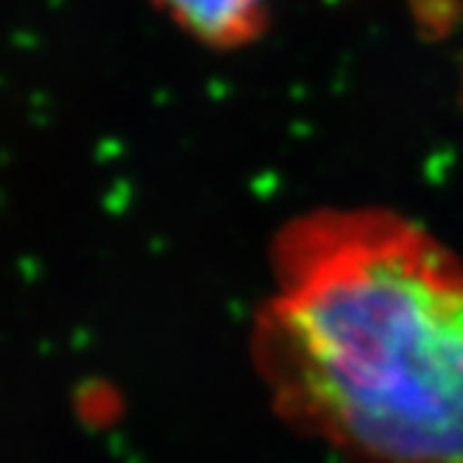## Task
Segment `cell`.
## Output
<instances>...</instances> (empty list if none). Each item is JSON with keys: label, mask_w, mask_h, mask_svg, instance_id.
<instances>
[{"label": "cell", "mask_w": 463, "mask_h": 463, "mask_svg": "<svg viewBox=\"0 0 463 463\" xmlns=\"http://www.w3.org/2000/svg\"><path fill=\"white\" fill-rule=\"evenodd\" d=\"M195 37L215 45L246 43L269 17L271 0H159Z\"/></svg>", "instance_id": "obj_2"}, {"label": "cell", "mask_w": 463, "mask_h": 463, "mask_svg": "<svg viewBox=\"0 0 463 463\" xmlns=\"http://www.w3.org/2000/svg\"><path fill=\"white\" fill-rule=\"evenodd\" d=\"M254 357L277 413L344 463H463V266L416 223H293Z\"/></svg>", "instance_id": "obj_1"}]
</instances>
